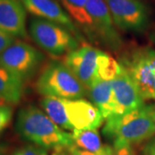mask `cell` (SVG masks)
Masks as SVG:
<instances>
[{
  "label": "cell",
  "instance_id": "25",
  "mask_svg": "<svg viewBox=\"0 0 155 155\" xmlns=\"http://www.w3.org/2000/svg\"><path fill=\"white\" fill-rule=\"evenodd\" d=\"M7 154V147L5 144H0V155Z\"/></svg>",
  "mask_w": 155,
  "mask_h": 155
},
{
  "label": "cell",
  "instance_id": "2",
  "mask_svg": "<svg viewBox=\"0 0 155 155\" xmlns=\"http://www.w3.org/2000/svg\"><path fill=\"white\" fill-rule=\"evenodd\" d=\"M64 64L86 89L99 80H112L121 68L110 55L87 44L68 53Z\"/></svg>",
  "mask_w": 155,
  "mask_h": 155
},
{
  "label": "cell",
  "instance_id": "27",
  "mask_svg": "<svg viewBox=\"0 0 155 155\" xmlns=\"http://www.w3.org/2000/svg\"><path fill=\"white\" fill-rule=\"evenodd\" d=\"M52 155H68L67 153H66L64 151H54Z\"/></svg>",
  "mask_w": 155,
  "mask_h": 155
},
{
  "label": "cell",
  "instance_id": "3",
  "mask_svg": "<svg viewBox=\"0 0 155 155\" xmlns=\"http://www.w3.org/2000/svg\"><path fill=\"white\" fill-rule=\"evenodd\" d=\"M103 134L107 140L112 141L113 146H133L148 140L155 134V123L149 105L107 119Z\"/></svg>",
  "mask_w": 155,
  "mask_h": 155
},
{
  "label": "cell",
  "instance_id": "13",
  "mask_svg": "<svg viewBox=\"0 0 155 155\" xmlns=\"http://www.w3.org/2000/svg\"><path fill=\"white\" fill-rule=\"evenodd\" d=\"M26 11L37 18L58 23L78 36L71 17L56 0H21Z\"/></svg>",
  "mask_w": 155,
  "mask_h": 155
},
{
  "label": "cell",
  "instance_id": "24",
  "mask_svg": "<svg viewBox=\"0 0 155 155\" xmlns=\"http://www.w3.org/2000/svg\"><path fill=\"white\" fill-rule=\"evenodd\" d=\"M141 155H155V140H150L145 145Z\"/></svg>",
  "mask_w": 155,
  "mask_h": 155
},
{
  "label": "cell",
  "instance_id": "22",
  "mask_svg": "<svg viewBox=\"0 0 155 155\" xmlns=\"http://www.w3.org/2000/svg\"><path fill=\"white\" fill-rule=\"evenodd\" d=\"M113 155H136L132 146L127 144H118L113 146Z\"/></svg>",
  "mask_w": 155,
  "mask_h": 155
},
{
  "label": "cell",
  "instance_id": "14",
  "mask_svg": "<svg viewBox=\"0 0 155 155\" xmlns=\"http://www.w3.org/2000/svg\"><path fill=\"white\" fill-rule=\"evenodd\" d=\"M91 102L101 112L104 120L117 115V107L111 80H99L87 89Z\"/></svg>",
  "mask_w": 155,
  "mask_h": 155
},
{
  "label": "cell",
  "instance_id": "23",
  "mask_svg": "<svg viewBox=\"0 0 155 155\" xmlns=\"http://www.w3.org/2000/svg\"><path fill=\"white\" fill-rule=\"evenodd\" d=\"M16 40L9 35H6L4 32L0 31V54L10 47Z\"/></svg>",
  "mask_w": 155,
  "mask_h": 155
},
{
  "label": "cell",
  "instance_id": "9",
  "mask_svg": "<svg viewBox=\"0 0 155 155\" xmlns=\"http://www.w3.org/2000/svg\"><path fill=\"white\" fill-rule=\"evenodd\" d=\"M116 27L122 31H140L147 21L146 7L140 0H104Z\"/></svg>",
  "mask_w": 155,
  "mask_h": 155
},
{
  "label": "cell",
  "instance_id": "1",
  "mask_svg": "<svg viewBox=\"0 0 155 155\" xmlns=\"http://www.w3.org/2000/svg\"><path fill=\"white\" fill-rule=\"evenodd\" d=\"M16 130L23 140L47 150L64 151L74 145L72 133L64 131L44 111L34 105L19 110Z\"/></svg>",
  "mask_w": 155,
  "mask_h": 155
},
{
  "label": "cell",
  "instance_id": "5",
  "mask_svg": "<svg viewBox=\"0 0 155 155\" xmlns=\"http://www.w3.org/2000/svg\"><path fill=\"white\" fill-rule=\"evenodd\" d=\"M29 35L41 49L56 57L67 54L79 47L78 38L69 29L41 18L30 21Z\"/></svg>",
  "mask_w": 155,
  "mask_h": 155
},
{
  "label": "cell",
  "instance_id": "4",
  "mask_svg": "<svg viewBox=\"0 0 155 155\" xmlns=\"http://www.w3.org/2000/svg\"><path fill=\"white\" fill-rule=\"evenodd\" d=\"M36 91L44 97L65 99L82 98L87 94V89L72 72L59 61L48 63L36 81Z\"/></svg>",
  "mask_w": 155,
  "mask_h": 155
},
{
  "label": "cell",
  "instance_id": "12",
  "mask_svg": "<svg viewBox=\"0 0 155 155\" xmlns=\"http://www.w3.org/2000/svg\"><path fill=\"white\" fill-rule=\"evenodd\" d=\"M26 11L21 0H0V31L14 38H26Z\"/></svg>",
  "mask_w": 155,
  "mask_h": 155
},
{
  "label": "cell",
  "instance_id": "16",
  "mask_svg": "<svg viewBox=\"0 0 155 155\" xmlns=\"http://www.w3.org/2000/svg\"><path fill=\"white\" fill-rule=\"evenodd\" d=\"M73 144L80 149L91 153H100L106 145L103 144L101 136L97 129H84L72 131Z\"/></svg>",
  "mask_w": 155,
  "mask_h": 155
},
{
  "label": "cell",
  "instance_id": "11",
  "mask_svg": "<svg viewBox=\"0 0 155 155\" xmlns=\"http://www.w3.org/2000/svg\"><path fill=\"white\" fill-rule=\"evenodd\" d=\"M111 84L117 107V115L126 114L144 106V99L122 64L119 72L111 80Z\"/></svg>",
  "mask_w": 155,
  "mask_h": 155
},
{
  "label": "cell",
  "instance_id": "15",
  "mask_svg": "<svg viewBox=\"0 0 155 155\" xmlns=\"http://www.w3.org/2000/svg\"><path fill=\"white\" fill-rule=\"evenodd\" d=\"M24 82L0 66V102L6 104H17L23 97Z\"/></svg>",
  "mask_w": 155,
  "mask_h": 155
},
{
  "label": "cell",
  "instance_id": "8",
  "mask_svg": "<svg viewBox=\"0 0 155 155\" xmlns=\"http://www.w3.org/2000/svg\"><path fill=\"white\" fill-rule=\"evenodd\" d=\"M87 10L91 21V34L112 50L119 49L122 39L116 31V25L104 0H88Z\"/></svg>",
  "mask_w": 155,
  "mask_h": 155
},
{
  "label": "cell",
  "instance_id": "19",
  "mask_svg": "<svg viewBox=\"0 0 155 155\" xmlns=\"http://www.w3.org/2000/svg\"><path fill=\"white\" fill-rule=\"evenodd\" d=\"M13 110L10 104H0V133L5 129L11 122Z\"/></svg>",
  "mask_w": 155,
  "mask_h": 155
},
{
  "label": "cell",
  "instance_id": "7",
  "mask_svg": "<svg viewBox=\"0 0 155 155\" xmlns=\"http://www.w3.org/2000/svg\"><path fill=\"white\" fill-rule=\"evenodd\" d=\"M144 100H155V51H140L122 64Z\"/></svg>",
  "mask_w": 155,
  "mask_h": 155
},
{
  "label": "cell",
  "instance_id": "26",
  "mask_svg": "<svg viewBox=\"0 0 155 155\" xmlns=\"http://www.w3.org/2000/svg\"><path fill=\"white\" fill-rule=\"evenodd\" d=\"M149 110L150 113H151V116L153 117V120L155 123V106L153 105H149Z\"/></svg>",
  "mask_w": 155,
  "mask_h": 155
},
{
  "label": "cell",
  "instance_id": "18",
  "mask_svg": "<svg viewBox=\"0 0 155 155\" xmlns=\"http://www.w3.org/2000/svg\"><path fill=\"white\" fill-rule=\"evenodd\" d=\"M71 18L91 32V21L87 10L88 0H61Z\"/></svg>",
  "mask_w": 155,
  "mask_h": 155
},
{
  "label": "cell",
  "instance_id": "21",
  "mask_svg": "<svg viewBox=\"0 0 155 155\" xmlns=\"http://www.w3.org/2000/svg\"><path fill=\"white\" fill-rule=\"evenodd\" d=\"M67 151L69 152V155H113L114 149H113V147H111L110 146L106 145L104 149L101 151L100 153H91V152L80 149V148H78L76 146L73 145Z\"/></svg>",
  "mask_w": 155,
  "mask_h": 155
},
{
  "label": "cell",
  "instance_id": "6",
  "mask_svg": "<svg viewBox=\"0 0 155 155\" xmlns=\"http://www.w3.org/2000/svg\"><path fill=\"white\" fill-rule=\"evenodd\" d=\"M44 60V55L37 48L18 40L0 54V66L24 83L35 75Z\"/></svg>",
  "mask_w": 155,
  "mask_h": 155
},
{
  "label": "cell",
  "instance_id": "17",
  "mask_svg": "<svg viewBox=\"0 0 155 155\" xmlns=\"http://www.w3.org/2000/svg\"><path fill=\"white\" fill-rule=\"evenodd\" d=\"M41 105L43 111L55 124L62 129L71 130L66 116L64 98L44 97L41 100Z\"/></svg>",
  "mask_w": 155,
  "mask_h": 155
},
{
  "label": "cell",
  "instance_id": "10",
  "mask_svg": "<svg viewBox=\"0 0 155 155\" xmlns=\"http://www.w3.org/2000/svg\"><path fill=\"white\" fill-rule=\"evenodd\" d=\"M65 112L71 130L97 129L104 122V117L99 110L90 101L65 99Z\"/></svg>",
  "mask_w": 155,
  "mask_h": 155
},
{
  "label": "cell",
  "instance_id": "20",
  "mask_svg": "<svg viewBox=\"0 0 155 155\" xmlns=\"http://www.w3.org/2000/svg\"><path fill=\"white\" fill-rule=\"evenodd\" d=\"M12 155H48V150L36 145H26L16 150Z\"/></svg>",
  "mask_w": 155,
  "mask_h": 155
}]
</instances>
